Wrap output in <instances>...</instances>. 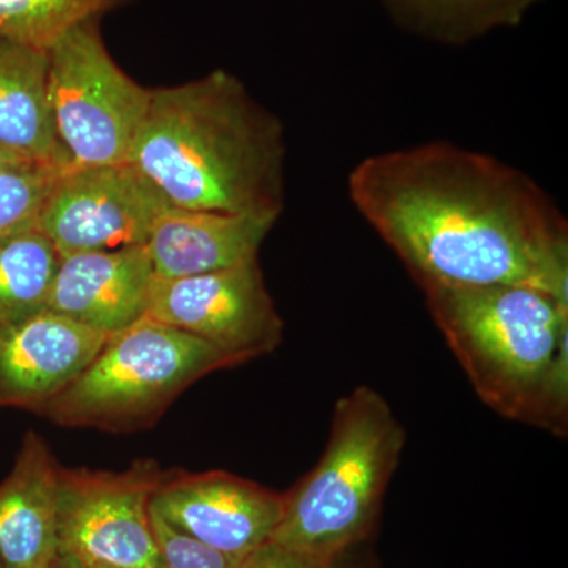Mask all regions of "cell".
I'll list each match as a JSON object with an SVG mask.
<instances>
[{
  "mask_svg": "<svg viewBox=\"0 0 568 568\" xmlns=\"http://www.w3.org/2000/svg\"><path fill=\"white\" fill-rule=\"evenodd\" d=\"M0 145L29 163L69 166L50 97V55L0 40Z\"/></svg>",
  "mask_w": 568,
  "mask_h": 568,
  "instance_id": "15",
  "label": "cell"
},
{
  "mask_svg": "<svg viewBox=\"0 0 568 568\" xmlns=\"http://www.w3.org/2000/svg\"><path fill=\"white\" fill-rule=\"evenodd\" d=\"M145 316L203 339L237 365L274 353L283 342L284 323L260 257L207 274L155 276Z\"/></svg>",
  "mask_w": 568,
  "mask_h": 568,
  "instance_id": "9",
  "label": "cell"
},
{
  "mask_svg": "<svg viewBox=\"0 0 568 568\" xmlns=\"http://www.w3.org/2000/svg\"><path fill=\"white\" fill-rule=\"evenodd\" d=\"M276 216L170 207L145 242L156 278H182L257 260Z\"/></svg>",
  "mask_w": 568,
  "mask_h": 568,
  "instance_id": "13",
  "label": "cell"
},
{
  "mask_svg": "<svg viewBox=\"0 0 568 568\" xmlns=\"http://www.w3.org/2000/svg\"><path fill=\"white\" fill-rule=\"evenodd\" d=\"M481 402L558 436L568 428V302L510 284L420 283Z\"/></svg>",
  "mask_w": 568,
  "mask_h": 568,
  "instance_id": "3",
  "label": "cell"
},
{
  "mask_svg": "<svg viewBox=\"0 0 568 568\" xmlns=\"http://www.w3.org/2000/svg\"><path fill=\"white\" fill-rule=\"evenodd\" d=\"M396 24L433 41L465 44L514 28L540 0H383Z\"/></svg>",
  "mask_w": 568,
  "mask_h": 568,
  "instance_id": "16",
  "label": "cell"
},
{
  "mask_svg": "<svg viewBox=\"0 0 568 568\" xmlns=\"http://www.w3.org/2000/svg\"><path fill=\"white\" fill-rule=\"evenodd\" d=\"M129 163L173 207L276 219L283 213V123L226 70L152 89Z\"/></svg>",
  "mask_w": 568,
  "mask_h": 568,
  "instance_id": "2",
  "label": "cell"
},
{
  "mask_svg": "<svg viewBox=\"0 0 568 568\" xmlns=\"http://www.w3.org/2000/svg\"><path fill=\"white\" fill-rule=\"evenodd\" d=\"M335 568H365V567L347 566V560H346V556H345V558H342V559L338 560V562H336Z\"/></svg>",
  "mask_w": 568,
  "mask_h": 568,
  "instance_id": "24",
  "label": "cell"
},
{
  "mask_svg": "<svg viewBox=\"0 0 568 568\" xmlns=\"http://www.w3.org/2000/svg\"><path fill=\"white\" fill-rule=\"evenodd\" d=\"M58 459L39 433L28 432L9 476L0 481V562L50 568L59 552Z\"/></svg>",
  "mask_w": 568,
  "mask_h": 568,
  "instance_id": "14",
  "label": "cell"
},
{
  "mask_svg": "<svg viewBox=\"0 0 568 568\" xmlns=\"http://www.w3.org/2000/svg\"><path fill=\"white\" fill-rule=\"evenodd\" d=\"M163 476L151 458L121 473L59 467V552L84 567L155 568L151 503Z\"/></svg>",
  "mask_w": 568,
  "mask_h": 568,
  "instance_id": "7",
  "label": "cell"
},
{
  "mask_svg": "<svg viewBox=\"0 0 568 568\" xmlns=\"http://www.w3.org/2000/svg\"><path fill=\"white\" fill-rule=\"evenodd\" d=\"M100 20L82 21L48 50L55 132L74 166L126 163L151 104L112 59Z\"/></svg>",
  "mask_w": 568,
  "mask_h": 568,
  "instance_id": "6",
  "label": "cell"
},
{
  "mask_svg": "<svg viewBox=\"0 0 568 568\" xmlns=\"http://www.w3.org/2000/svg\"><path fill=\"white\" fill-rule=\"evenodd\" d=\"M347 193L417 284H510L568 302L566 216L495 156L448 142L376 153Z\"/></svg>",
  "mask_w": 568,
  "mask_h": 568,
  "instance_id": "1",
  "label": "cell"
},
{
  "mask_svg": "<svg viewBox=\"0 0 568 568\" xmlns=\"http://www.w3.org/2000/svg\"><path fill=\"white\" fill-rule=\"evenodd\" d=\"M234 366L203 339L145 316L111 335L40 417L106 433L151 428L201 377Z\"/></svg>",
  "mask_w": 568,
  "mask_h": 568,
  "instance_id": "5",
  "label": "cell"
},
{
  "mask_svg": "<svg viewBox=\"0 0 568 568\" xmlns=\"http://www.w3.org/2000/svg\"><path fill=\"white\" fill-rule=\"evenodd\" d=\"M284 493L224 473L164 470L151 510L174 529L244 559L271 540L282 521Z\"/></svg>",
  "mask_w": 568,
  "mask_h": 568,
  "instance_id": "10",
  "label": "cell"
},
{
  "mask_svg": "<svg viewBox=\"0 0 568 568\" xmlns=\"http://www.w3.org/2000/svg\"><path fill=\"white\" fill-rule=\"evenodd\" d=\"M152 515L156 544L155 568H241L244 559L224 555L219 549L201 544L196 538L168 525L159 515Z\"/></svg>",
  "mask_w": 568,
  "mask_h": 568,
  "instance_id": "20",
  "label": "cell"
},
{
  "mask_svg": "<svg viewBox=\"0 0 568 568\" xmlns=\"http://www.w3.org/2000/svg\"><path fill=\"white\" fill-rule=\"evenodd\" d=\"M63 168L24 163L0 175V237L36 223L51 183Z\"/></svg>",
  "mask_w": 568,
  "mask_h": 568,
  "instance_id": "19",
  "label": "cell"
},
{
  "mask_svg": "<svg viewBox=\"0 0 568 568\" xmlns=\"http://www.w3.org/2000/svg\"><path fill=\"white\" fill-rule=\"evenodd\" d=\"M108 338L51 312L0 324V409L13 407L40 416Z\"/></svg>",
  "mask_w": 568,
  "mask_h": 568,
  "instance_id": "11",
  "label": "cell"
},
{
  "mask_svg": "<svg viewBox=\"0 0 568 568\" xmlns=\"http://www.w3.org/2000/svg\"><path fill=\"white\" fill-rule=\"evenodd\" d=\"M155 271L145 245L62 257L48 312L114 335L148 315Z\"/></svg>",
  "mask_w": 568,
  "mask_h": 568,
  "instance_id": "12",
  "label": "cell"
},
{
  "mask_svg": "<svg viewBox=\"0 0 568 568\" xmlns=\"http://www.w3.org/2000/svg\"><path fill=\"white\" fill-rule=\"evenodd\" d=\"M0 568H6V567H3V564H2V562H0Z\"/></svg>",
  "mask_w": 568,
  "mask_h": 568,
  "instance_id": "26",
  "label": "cell"
},
{
  "mask_svg": "<svg viewBox=\"0 0 568 568\" xmlns=\"http://www.w3.org/2000/svg\"><path fill=\"white\" fill-rule=\"evenodd\" d=\"M61 254L36 223L0 237V324L43 315Z\"/></svg>",
  "mask_w": 568,
  "mask_h": 568,
  "instance_id": "17",
  "label": "cell"
},
{
  "mask_svg": "<svg viewBox=\"0 0 568 568\" xmlns=\"http://www.w3.org/2000/svg\"><path fill=\"white\" fill-rule=\"evenodd\" d=\"M130 0H0V40L48 51L63 33Z\"/></svg>",
  "mask_w": 568,
  "mask_h": 568,
  "instance_id": "18",
  "label": "cell"
},
{
  "mask_svg": "<svg viewBox=\"0 0 568 568\" xmlns=\"http://www.w3.org/2000/svg\"><path fill=\"white\" fill-rule=\"evenodd\" d=\"M50 568H84V566H82L80 560L71 558L69 555H63V552H58Z\"/></svg>",
  "mask_w": 568,
  "mask_h": 568,
  "instance_id": "23",
  "label": "cell"
},
{
  "mask_svg": "<svg viewBox=\"0 0 568 568\" xmlns=\"http://www.w3.org/2000/svg\"><path fill=\"white\" fill-rule=\"evenodd\" d=\"M24 163L29 162H24L20 156L14 155V153L7 151L6 148L0 145V175L6 174L7 171L13 170V168L21 166V164Z\"/></svg>",
  "mask_w": 568,
  "mask_h": 568,
  "instance_id": "22",
  "label": "cell"
},
{
  "mask_svg": "<svg viewBox=\"0 0 568 568\" xmlns=\"http://www.w3.org/2000/svg\"><path fill=\"white\" fill-rule=\"evenodd\" d=\"M406 433L379 392L354 388L336 402L323 457L284 493L282 521L271 540L338 562L372 536Z\"/></svg>",
  "mask_w": 568,
  "mask_h": 568,
  "instance_id": "4",
  "label": "cell"
},
{
  "mask_svg": "<svg viewBox=\"0 0 568 568\" xmlns=\"http://www.w3.org/2000/svg\"><path fill=\"white\" fill-rule=\"evenodd\" d=\"M336 562L317 559L297 549L268 540L246 556L241 568H335Z\"/></svg>",
  "mask_w": 568,
  "mask_h": 568,
  "instance_id": "21",
  "label": "cell"
},
{
  "mask_svg": "<svg viewBox=\"0 0 568 568\" xmlns=\"http://www.w3.org/2000/svg\"><path fill=\"white\" fill-rule=\"evenodd\" d=\"M84 568H112L106 566H91V567H84Z\"/></svg>",
  "mask_w": 568,
  "mask_h": 568,
  "instance_id": "25",
  "label": "cell"
},
{
  "mask_svg": "<svg viewBox=\"0 0 568 568\" xmlns=\"http://www.w3.org/2000/svg\"><path fill=\"white\" fill-rule=\"evenodd\" d=\"M132 163L63 168L51 183L36 224L61 257L145 245L170 207Z\"/></svg>",
  "mask_w": 568,
  "mask_h": 568,
  "instance_id": "8",
  "label": "cell"
}]
</instances>
